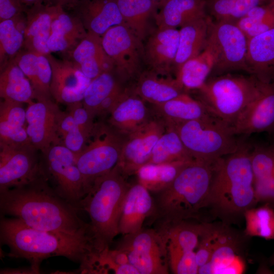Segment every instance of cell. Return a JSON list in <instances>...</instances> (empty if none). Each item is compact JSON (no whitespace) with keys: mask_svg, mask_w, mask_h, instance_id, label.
Listing matches in <instances>:
<instances>
[{"mask_svg":"<svg viewBox=\"0 0 274 274\" xmlns=\"http://www.w3.org/2000/svg\"><path fill=\"white\" fill-rule=\"evenodd\" d=\"M48 181L45 174L28 184L0 192L1 213L37 229L89 235L88 223L78 216L79 209L57 194Z\"/></svg>","mask_w":274,"mask_h":274,"instance_id":"cell-1","label":"cell"},{"mask_svg":"<svg viewBox=\"0 0 274 274\" xmlns=\"http://www.w3.org/2000/svg\"><path fill=\"white\" fill-rule=\"evenodd\" d=\"M248 146L241 143L234 153L215 162L205 209L222 222L230 225L244 217L258 203Z\"/></svg>","mask_w":274,"mask_h":274,"instance_id":"cell-2","label":"cell"},{"mask_svg":"<svg viewBox=\"0 0 274 274\" xmlns=\"http://www.w3.org/2000/svg\"><path fill=\"white\" fill-rule=\"evenodd\" d=\"M0 239L9 248V256L27 260L38 273L42 261L49 257L62 256L81 265L93 252L88 234L39 230L15 217L1 218Z\"/></svg>","mask_w":274,"mask_h":274,"instance_id":"cell-3","label":"cell"},{"mask_svg":"<svg viewBox=\"0 0 274 274\" xmlns=\"http://www.w3.org/2000/svg\"><path fill=\"white\" fill-rule=\"evenodd\" d=\"M215 162H188L166 187L154 193L152 221L161 227L198 218L205 209Z\"/></svg>","mask_w":274,"mask_h":274,"instance_id":"cell-4","label":"cell"},{"mask_svg":"<svg viewBox=\"0 0 274 274\" xmlns=\"http://www.w3.org/2000/svg\"><path fill=\"white\" fill-rule=\"evenodd\" d=\"M128 177L117 165L96 179L79 203V208L86 211L90 218L88 233L94 252L109 248L119 234L123 202L130 186Z\"/></svg>","mask_w":274,"mask_h":274,"instance_id":"cell-5","label":"cell"},{"mask_svg":"<svg viewBox=\"0 0 274 274\" xmlns=\"http://www.w3.org/2000/svg\"><path fill=\"white\" fill-rule=\"evenodd\" d=\"M259 79L227 75L207 80L197 90L198 99L214 117L232 127L255 95Z\"/></svg>","mask_w":274,"mask_h":274,"instance_id":"cell-6","label":"cell"},{"mask_svg":"<svg viewBox=\"0 0 274 274\" xmlns=\"http://www.w3.org/2000/svg\"><path fill=\"white\" fill-rule=\"evenodd\" d=\"M172 128L193 159L215 162L235 152L241 144L231 127L212 115Z\"/></svg>","mask_w":274,"mask_h":274,"instance_id":"cell-7","label":"cell"},{"mask_svg":"<svg viewBox=\"0 0 274 274\" xmlns=\"http://www.w3.org/2000/svg\"><path fill=\"white\" fill-rule=\"evenodd\" d=\"M126 137L106 122H96L91 135L76 159L83 178L85 194L96 179L117 165Z\"/></svg>","mask_w":274,"mask_h":274,"instance_id":"cell-8","label":"cell"},{"mask_svg":"<svg viewBox=\"0 0 274 274\" xmlns=\"http://www.w3.org/2000/svg\"><path fill=\"white\" fill-rule=\"evenodd\" d=\"M101 43L120 81L132 86L145 69L144 41L120 24L109 29L102 36Z\"/></svg>","mask_w":274,"mask_h":274,"instance_id":"cell-9","label":"cell"},{"mask_svg":"<svg viewBox=\"0 0 274 274\" xmlns=\"http://www.w3.org/2000/svg\"><path fill=\"white\" fill-rule=\"evenodd\" d=\"M248 40L235 22L211 20L204 48L212 54L217 72H251L247 59Z\"/></svg>","mask_w":274,"mask_h":274,"instance_id":"cell-10","label":"cell"},{"mask_svg":"<svg viewBox=\"0 0 274 274\" xmlns=\"http://www.w3.org/2000/svg\"><path fill=\"white\" fill-rule=\"evenodd\" d=\"M116 248L124 251L140 274H167L169 261L166 241L158 229H143L123 235Z\"/></svg>","mask_w":274,"mask_h":274,"instance_id":"cell-11","label":"cell"},{"mask_svg":"<svg viewBox=\"0 0 274 274\" xmlns=\"http://www.w3.org/2000/svg\"><path fill=\"white\" fill-rule=\"evenodd\" d=\"M46 177L61 197L77 206L85 195L84 182L73 153L62 144L54 145L42 153Z\"/></svg>","mask_w":274,"mask_h":274,"instance_id":"cell-12","label":"cell"},{"mask_svg":"<svg viewBox=\"0 0 274 274\" xmlns=\"http://www.w3.org/2000/svg\"><path fill=\"white\" fill-rule=\"evenodd\" d=\"M37 151L30 144L0 142V192L28 184L45 174Z\"/></svg>","mask_w":274,"mask_h":274,"instance_id":"cell-13","label":"cell"},{"mask_svg":"<svg viewBox=\"0 0 274 274\" xmlns=\"http://www.w3.org/2000/svg\"><path fill=\"white\" fill-rule=\"evenodd\" d=\"M213 248L209 261L198 268V273H242L245 234H240L223 222L212 223Z\"/></svg>","mask_w":274,"mask_h":274,"instance_id":"cell-14","label":"cell"},{"mask_svg":"<svg viewBox=\"0 0 274 274\" xmlns=\"http://www.w3.org/2000/svg\"><path fill=\"white\" fill-rule=\"evenodd\" d=\"M166 128L164 123L153 114L148 122L126 136L117 164L124 175L136 174L148 163L153 149Z\"/></svg>","mask_w":274,"mask_h":274,"instance_id":"cell-15","label":"cell"},{"mask_svg":"<svg viewBox=\"0 0 274 274\" xmlns=\"http://www.w3.org/2000/svg\"><path fill=\"white\" fill-rule=\"evenodd\" d=\"M62 111L51 99H42L28 104L26 130L29 142L43 153L54 145L61 144L58 134Z\"/></svg>","mask_w":274,"mask_h":274,"instance_id":"cell-16","label":"cell"},{"mask_svg":"<svg viewBox=\"0 0 274 274\" xmlns=\"http://www.w3.org/2000/svg\"><path fill=\"white\" fill-rule=\"evenodd\" d=\"M236 134L274 130V85L260 80L257 91L232 127Z\"/></svg>","mask_w":274,"mask_h":274,"instance_id":"cell-17","label":"cell"},{"mask_svg":"<svg viewBox=\"0 0 274 274\" xmlns=\"http://www.w3.org/2000/svg\"><path fill=\"white\" fill-rule=\"evenodd\" d=\"M52 67L50 93L56 102L68 105L82 101L91 80L87 78L71 60L47 56Z\"/></svg>","mask_w":274,"mask_h":274,"instance_id":"cell-18","label":"cell"},{"mask_svg":"<svg viewBox=\"0 0 274 274\" xmlns=\"http://www.w3.org/2000/svg\"><path fill=\"white\" fill-rule=\"evenodd\" d=\"M179 41L177 28L157 27L144 41L145 70L160 75L172 76Z\"/></svg>","mask_w":274,"mask_h":274,"instance_id":"cell-19","label":"cell"},{"mask_svg":"<svg viewBox=\"0 0 274 274\" xmlns=\"http://www.w3.org/2000/svg\"><path fill=\"white\" fill-rule=\"evenodd\" d=\"M69 10L88 33L101 37L110 28L124 24L116 0H79Z\"/></svg>","mask_w":274,"mask_h":274,"instance_id":"cell-20","label":"cell"},{"mask_svg":"<svg viewBox=\"0 0 274 274\" xmlns=\"http://www.w3.org/2000/svg\"><path fill=\"white\" fill-rule=\"evenodd\" d=\"M135 94L132 86L108 116L107 123L127 136L148 122L153 116L150 105Z\"/></svg>","mask_w":274,"mask_h":274,"instance_id":"cell-21","label":"cell"},{"mask_svg":"<svg viewBox=\"0 0 274 274\" xmlns=\"http://www.w3.org/2000/svg\"><path fill=\"white\" fill-rule=\"evenodd\" d=\"M51 33L47 42L50 52L66 57L87 35L80 20L59 6L53 5Z\"/></svg>","mask_w":274,"mask_h":274,"instance_id":"cell-22","label":"cell"},{"mask_svg":"<svg viewBox=\"0 0 274 274\" xmlns=\"http://www.w3.org/2000/svg\"><path fill=\"white\" fill-rule=\"evenodd\" d=\"M154 200L151 192L139 182L130 185L126 193L119 224L122 235L137 233L142 230L145 220L153 212Z\"/></svg>","mask_w":274,"mask_h":274,"instance_id":"cell-23","label":"cell"},{"mask_svg":"<svg viewBox=\"0 0 274 274\" xmlns=\"http://www.w3.org/2000/svg\"><path fill=\"white\" fill-rule=\"evenodd\" d=\"M54 6L38 4L28 7L25 12L23 49L47 56L51 54L47 42L51 33Z\"/></svg>","mask_w":274,"mask_h":274,"instance_id":"cell-24","label":"cell"},{"mask_svg":"<svg viewBox=\"0 0 274 274\" xmlns=\"http://www.w3.org/2000/svg\"><path fill=\"white\" fill-rule=\"evenodd\" d=\"M65 58L71 60L91 80L114 70L113 62L101 43V37L88 33Z\"/></svg>","mask_w":274,"mask_h":274,"instance_id":"cell-25","label":"cell"},{"mask_svg":"<svg viewBox=\"0 0 274 274\" xmlns=\"http://www.w3.org/2000/svg\"><path fill=\"white\" fill-rule=\"evenodd\" d=\"M153 114L161 120L166 127L212 115L198 99L184 92L167 101L150 104Z\"/></svg>","mask_w":274,"mask_h":274,"instance_id":"cell-26","label":"cell"},{"mask_svg":"<svg viewBox=\"0 0 274 274\" xmlns=\"http://www.w3.org/2000/svg\"><path fill=\"white\" fill-rule=\"evenodd\" d=\"M13 60L30 81L35 99H52L50 89L52 71L47 56L23 49Z\"/></svg>","mask_w":274,"mask_h":274,"instance_id":"cell-27","label":"cell"},{"mask_svg":"<svg viewBox=\"0 0 274 274\" xmlns=\"http://www.w3.org/2000/svg\"><path fill=\"white\" fill-rule=\"evenodd\" d=\"M133 92L151 105H158L186 92L172 76L145 70L132 86Z\"/></svg>","mask_w":274,"mask_h":274,"instance_id":"cell-28","label":"cell"},{"mask_svg":"<svg viewBox=\"0 0 274 274\" xmlns=\"http://www.w3.org/2000/svg\"><path fill=\"white\" fill-rule=\"evenodd\" d=\"M208 15L206 0H166L154 20L157 27L177 28Z\"/></svg>","mask_w":274,"mask_h":274,"instance_id":"cell-29","label":"cell"},{"mask_svg":"<svg viewBox=\"0 0 274 274\" xmlns=\"http://www.w3.org/2000/svg\"><path fill=\"white\" fill-rule=\"evenodd\" d=\"M211 20L208 15L180 27L178 49L174 63L175 72L185 61L197 56L204 49Z\"/></svg>","mask_w":274,"mask_h":274,"instance_id":"cell-30","label":"cell"},{"mask_svg":"<svg viewBox=\"0 0 274 274\" xmlns=\"http://www.w3.org/2000/svg\"><path fill=\"white\" fill-rule=\"evenodd\" d=\"M23 103L3 99L0 103V142L11 145L29 143L26 110Z\"/></svg>","mask_w":274,"mask_h":274,"instance_id":"cell-31","label":"cell"},{"mask_svg":"<svg viewBox=\"0 0 274 274\" xmlns=\"http://www.w3.org/2000/svg\"><path fill=\"white\" fill-rule=\"evenodd\" d=\"M0 96L3 99L27 105L35 99L30 81L13 59L1 69Z\"/></svg>","mask_w":274,"mask_h":274,"instance_id":"cell-32","label":"cell"},{"mask_svg":"<svg viewBox=\"0 0 274 274\" xmlns=\"http://www.w3.org/2000/svg\"><path fill=\"white\" fill-rule=\"evenodd\" d=\"M125 25L142 40L149 35V24L157 13L158 5L152 0H116Z\"/></svg>","mask_w":274,"mask_h":274,"instance_id":"cell-33","label":"cell"},{"mask_svg":"<svg viewBox=\"0 0 274 274\" xmlns=\"http://www.w3.org/2000/svg\"><path fill=\"white\" fill-rule=\"evenodd\" d=\"M214 67L213 56L204 48L197 56L187 60L177 69L175 79L185 92L197 90L207 81Z\"/></svg>","mask_w":274,"mask_h":274,"instance_id":"cell-34","label":"cell"},{"mask_svg":"<svg viewBox=\"0 0 274 274\" xmlns=\"http://www.w3.org/2000/svg\"><path fill=\"white\" fill-rule=\"evenodd\" d=\"M192 160L175 129L166 127L155 145L148 163L166 164Z\"/></svg>","mask_w":274,"mask_h":274,"instance_id":"cell-35","label":"cell"},{"mask_svg":"<svg viewBox=\"0 0 274 274\" xmlns=\"http://www.w3.org/2000/svg\"><path fill=\"white\" fill-rule=\"evenodd\" d=\"M25 13L0 21V68L13 59L23 47Z\"/></svg>","mask_w":274,"mask_h":274,"instance_id":"cell-36","label":"cell"},{"mask_svg":"<svg viewBox=\"0 0 274 274\" xmlns=\"http://www.w3.org/2000/svg\"><path fill=\"white\" fill-rule=\"evenodd\" d=\"M189 161L159 164H146L136 173L138 182L150 192H157L166 187L183 166Z\"/></svg>","mask_w":274,"mask_h":274,"instance_id":"cell-37","label":"cell"},{"mask_svg":"<svg viewBox=\"0 0 274 274\" xmlns=\"http://www.w3.org/2000/svg\"><path fill=\"white\" fill-rule=\"evenodd\" d=\"M123 84L114 70L102 73L91 80L84 93L83 106L95 118L101 102Z\"/></svg>","mask_w":274,"mask_h":274,"instance_id":"cell-38","label":"cell"},{"mask_svg":"<svg viewBox=\"0 0 274 274\" xmlns=\"http://www.w3.org/2000/svg\"><path fill=\"white\" fill-rule=\"evenodd\" d=\"M247 59L252 72L274 65V28L248 40Z\"/></svg>","mask_w":274,"mask_h":274,"instance_id":"cell-39","label":"cell"},{"mask_svg":"<svg viewBox=\"0 0 274 274\" xmlns=\"http://www.w3.org/2000/svg\"><path fill=\"white\" fill-rule=\"evenodd\" d=\"M269 0H206L209 16L215 20L235 22L253 8L268 3Z\"/></svg>","mask_w":274,"mask_h":274,"instance_id":"cell-40","label":"cell"},{"mask_svg":"<svg viewBox=\"0 0 274 274\" xmlns=\"http://www.w3.org/2000/svg\"><path fill=\"white\" fill-rule=\"evenodd\" d=\"M235 22L251 39L274 28V6L268 2L256 6Z\"/></svg>","mask_w":274,"mask_h":274,"instance_id":"cell-41","label":"cell"},{"mask_svg":"<svg viewBox=\"0 0 274 274\" xmlns=\"http://www.w3.org/2000/svg\"><path fill=\"white\" fill-rule=\"evenodd\" d=\"M244 218L247 236L274 239V210L271 206L265 204L251 208L245 212Z\"/></svg>","mask_w":274,"mask_h":274,"instance_id":"cell-42","label":"cell"},{"mask_svg":"<svg viewBox=\"0 0 274 274\" xmlns=\"http://www.w3.org/2000/svg\"><path fill=\"white\" fill-rule=\"evenodd\" d=\"M58 134L61 144L71 151L77 159L83 150L87 140L67 111L62 112L58 123Z\"/></svg>","mask_w":274,"mask_h":274,"instance_id":"cell-43","label":"cell"},{"mask_svg":"<svg viewBox=\"0 0 274 274\" xmlns=\"http://www.w3.org/2000/svg\"><path fill=\"white\" fill-rule=\"evenodd\" d=\"M251 160L254 181L274 176V146H255Z\"/></svg>","mask_w":274,"mask_h":274,"instance_id":"cell-44","label":"cell"},{"mask_svg":"<svg viewBox=\"0 0 274 274\" xmlns=\"http://www.w3.org/2000/svg\"><path fill=\"white\" fill-rule=\"evenodd\" d=\"M67 111L87 140L91 135L96 123L94 121V118L84 108L82 101L67 105Z\"/></svg>","mask_w":274,"mask_h":274,"instance_id":"cell-45","label":"cell"},{"mask_svg":"<svg viewBox=\"0 0 274 274\" xmlns=\"http://www.w3.org/2000/svg\"><path fill=\"white\" fill-rule=\"evenodd\" d=\"M254 187L257 202L274 206V176L255 181Z\"/></svg>","mask_w":274,"mask_h":274,"instance_id":"cell-46","label":"cell"},{"mask_svg":"<svg viewBox=\"0 0 274 274\" xmlns=\"http://www.w3.org/2000/svg\"><path fill=\"white\" fill-rule=\"evenodd\" d=\"M27 7L20 0H0V21L24 14Z\"/></svg>","mask_w":274,"mask_h":274,"instance_id":"cell-47","label":"cell"},{"mask_svg":"<svg viewBox=\"0 0 274 274\" xmlns=\"http://www.w3.org/2000/svg\"><path fill=\"white\" fill-rule=\"evenodd\" d=\"M53 5L59 6L65 10H69L79 0H48Z\"/></svg>","mask_w":274,"mask_h":274,"instance_id":"cell-48","label":"cell"},{"mask_svg":"<svg viewBox=\"0 0 274 274\" xmlns=\"http://www.w3.org/2000/svg\"><path fill=\"white\" fill-rule=\"evenodd\" d=\"M1 273H39L31 266L29 268H18L16 269H3Z\"/></svg>","mask_w":274,"mask_h":274,"instance_id":"cell-49","label":"cell"},{"mask_svg":"<svg viewBox=\"0 0 274 274\" xmlns=\"http://www.w3.org/2000/svg\"><path fill=\"white\" fill-rule=\"evenodd\" d=\"M22 3L27 7H30L33 5L43 4L44 1L48 0H20Z\"/></svg>","mask_w":274,"mask_h":274,"instance_id":"cell-50","label":"cell"},{"mask_svg":"<svg viewBox=\"0 0 274 274\" xmlns=\"http://www.w3.org/2000/svg\"><path fill=\"white\" fill-rule=\"evenodd\" d=\"M155 3H156L158 6L159 8L166 1V0H152Z\"/></svg>","mask_w":274,"mask_h":274,"instance_id":"cell-51","label":"cell"},{"mask_svg":"<svg viewBox=\"0 0 274 274\" xmlns=\"http://www.w3.org/2000/svg\"><path fill=\"white\" fill-rule=\"evenodd\" d=\"M271 263L273 265H274V253L272 255L271 259Z\"/></svg>","mask_w":274,"mask_h":274,"instance_id":"cell-52","label":"cell"}]
</instances>
